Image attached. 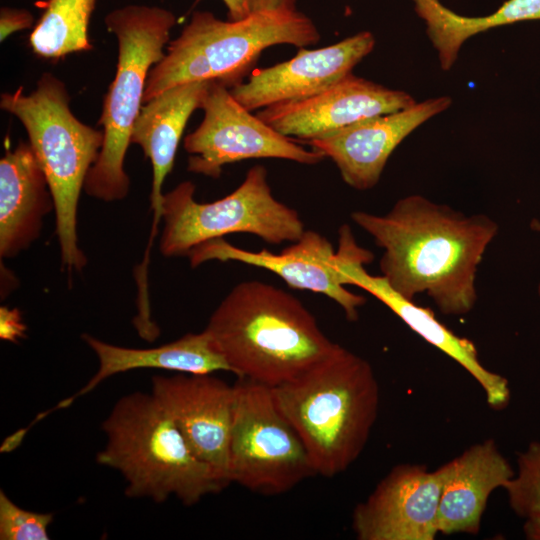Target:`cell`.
I'll list each match as a JSON object with an SVG mask.
<instances>
[{"instance_id":"obj_1","label":"cell","mask_w":540,"mask_h":540,"mask_svg":"<svg viewBox=\"0 0 540 540\" xmlns=\"http://www.w3.org/2000/svg\"><path fill=\"white\" fill-rule=\"evenodd\" d=\"M351 219L384 250L379 267L394 290L409 300L426 294L446 315L473 309L476 272L498 232L495 221L420 195L399 199L384 215L355 211Z\"/></svg>"},{"instance_id":"obj_2","label":"cell","mask_w":540,"mask_h":540,"mask_svg":"<svg viewBox=\"0 0 540 540\" xmlns=\"http://www.w3.org/2000/svg\"><path fill=\"white\" fill-rule=\"evenodd\" d=\"M204 331L232 373L269 387L295 378L338 345L299 299L257 280L234 286Z\"/></svg>"},{"instance_id":"obj_3","label":"cell","mask_w":540,"mask_h":540,"mask_svg":"<svg viewBox=\"0 0 540 540\" xmlns=\"http://www.w3.org/2000/svg\"><path fill=\"white\" fill-rule=\"evenodd\" d=\"M316 474L346 471L364 450L379 410L370 363L341 345L295 378L271 387Z\"/></svg>"},{"instance_id":"obj_4","label":"cell","mask_w":540,"mask_h":540,"mask_svg":"<svg viewBox=\"0 0 540 540\" xmlns=\"http://www.w3.org/2000/svg\"><path fill=\"white\" fill-rule=\"evenodd\" d=\"M99 465L118 471L129 498L162 503L176 497L192 506L229 485L190 449L152 394L132 392L116 401L101 424Z\"/></svg>"},{"instance_id":"obj_5","label":"cell","mask_w":540,"mask_h":540,"mask_svg":"<svg viewBox=\"0 0 540 540\" xmlns=\"http://www.w3.org/2000/svg\"><path fill=\"white\" fill-rule=\"evenodd\" d=\"M319 40L315 24L296 9L254 11L228 21L195 11L149 71L143 102L183 83L216 82L230 89L242 83L264 49L279 44L302 48Z\"/></svg>"},{"instance_id":"obj_6","label":"cell","mask_w":540,"mask_h":540,"mask_svg":"<svg viewBox=\"0 0 540 540\" xmlns=\"http://www.w3.org/2000/svg\"><path fill=\"white\" fill-rule=\"evenodd\" d=\"M69 102L64 83L45 73L28 95L22 87L3 93L0 107L16 116L27 132L54 200L62 265L69 272H80L87 258L78 244V202L87 174L98 159L104 133L79 121Z\"/></svg>"},{"instance_id":"obj_7","label":"cell","mask_w":540,"mask_h":540,"mask_svg":"<svg viewBox=\"0 0 540 540\" xmlns=\"http://www.w3.org/2000/svg\"><path fill=\"white\" fill-rule=\"evenodd\" d=\"M176 22L167 9L136 4L115 9L105 17L107 30L118 41V62L99 119L103 145L84 183L83 190L93 198L112 202L128 194L130 180L124 161L132 128L142 107L149 71L163 58Z\"/></svg>"},{"instance_id":"obj_8","label":"cell","mask_w":540,"mask_h":540,"mask_svg":"<svg viewBox=\"0 0 540 540\" xmlns=\"http://www.w3.org/2000/svg\"><path fill=\"white\" fill-rule=\"evenodd\" d=\"M190 181L164 194L160 252L165 257L187 256L196 246L231 233L253 234L267 243L297 241L305 231L298 212L278 201L261 165L248 170L230 194L209 203L194 199Z\"/></svg>"},{"instance_id":"obj_9","label":"cell","mask_w":540,"mask_h":540,"mask_svg":"<svg viewBox=\"0 0 540 540\" xmlns=\"http://www.w3.org/2000/svg\"><path fill=\"white\" fill-rule=\"evenodd\" d=\"M234 387L230 483L278 495L315 475L305 446L278 409L271 387L239 377Z\"/></svg>"},{"instance_id":"obj_10","label":"cell","mask_w":540,"mask_h":540,"mask_svg":"<svg viewBox=\"0 0 540 540\" xmlns=\"http://www.w3.org/2000/svg\"><path fill=\"white\" fill-rule=\"evenodd\" d=\"M200 109L202 122L184 139L187 169L192 173L218 178L224 165L246 159L278 158L314 165L325 158L253 115L220 83H210Z\"/></svg>"},{"instance_id":"obj_11","label":"cell","mask_w":540,"mask_h":540,"mask_svg":"<svg viewBox=\"0 0 540 540\" xmlns=\"http://www.w3.org/2000/svg\"><path fill=\"white\" fill-rule=\"evenodd\" d=\"M337 268L345 285L357 286L380 300L410 329L459 363L482 387L487 403L504 408L510 399L508 381L485 368L472 341L460 337L436 319L433 312L394 290L382 276L371 275L364 264L373 259L370 251L357 245L348 225L339 229Z\"/></svg>"},{"instance_id":"obj_12","label":"cell","mask_w":540,"mask_h":540,"mask_svg":"<svg viewBox=\"0 0 540 540\" xmlns=\"http://www.w3.org/2000/svg\"><path fill=\"white\" fill-rule=\"evenodd\" d=\"M446 469L424 465L395 466L359 503L352 527L359 540H433Z\"/></svg>"},{"instance_id":"obj_13","label":"cell","mask_w":540,"mask_h":540,"mask_svg":"<svg viewBox=\"0 0 540 540\" xmlns=\"http://www.w3.org/2000/svg\"><path fill=\"white\" fill-rule=\"evenodd\" d=\"M213 374L155 375L151 394L174 421L192 452L230 484L235 387Z\"/></svg>"},{"instance_id":"obj_14","label":"cell","mask_w":540,"mask_h":540,"mask_svg":"<svg viewBox=\"0 0 540 540\" xmlns=\"http://www.w3.org/2000/svg\"><path fill=\"white\" fill-rule=\"evenodd\" d=\"M194 268L205 262L236 261L266 269L279 276L294 289L320 293L335 301L349 321L359 317L358 309L366 298L345 288L337 268V253L329 240L313 230H305L301 237L280 253L258 252L236 247L216 238L194 247L187 255Z\"/></svg>"},{"instance_id":"obj_15","label":"cell","mask_w":540,"mask_h":540,"mask_svg":"<svg viewBox=\"0 0 540 540\" xmlns=\"http://www.w3.org/2000/svg\"><path fill=\"white\" fill-rule=\"evenodd\" d=\"M415 103L404 91L350 73L317 94L265 107L257 116L279 133L304 142Z\"/></svg>"},{"instance_id":"obj_16","label":"cell","mask_w":540,"mask_h":540,"mask_svg":"<svg viewBox=\"0 0 540 540\" xmlns=\"http://www.w3.org/2000/svg\"><path fill=\"white\" fill-rule=\"evenodd\" d=\"M374 45L372 33L363 31L327 47L301 48L290 60L255 70L229 90L249 111L307 98L350 74Z\"/></svg>"},{"instance_id":"obj_17","label":"cell","mask_w":540,"mask_h":540,"mask_svg":"<svg viewBox=\"0 0 540 540\" xmlns=\"http://www.w3.org/2000/svg\"><path fill=\"white\" fill-rule=\"evenodd\" d=\"M450 104L449 97L416 102L408 108L361 120L304 143L330 158L349 186L368 190L378 183L388 158L402 140Z\"/></svg>"},{"instance_id":"obj_18","label":"cell","mask_w":540,"mask_h":540,"mask_svg":"<svg viewBox=\"0 0 540 540\" xmlns=\"http://www.w3.org/2000/svg\"><path fill=\"white\" fill-rule=\"evenodd\" d=\"M210 83H183L163 91L141 107L134 122L131 143L142 148L153 169L150 200L154 217L145 260H150L149 251L162 218L163 183L173 168L186 123L194 110L201 107Z\"/></svg>"},{"instance_id":"obj_19","label":"cell","mask_w":540,"mask_h":540,"mask_svg":"<svg viewBox=\"0 0 540 540\" xmlns=\"http://www.w3.org/2000/svg\"><path fill=\"white\" fill-rule=\"evenodd\" d=\"M54 210L46 175L28 142L6 149L0 160V256L12 258L39 238Z\"/></svg>"},{"instance_id":"obj_20","label":"cell","mask_w":540,"mask_h":540,"mask_svg":"<svg viewBox=\"0 0 540 540\" xmlns=\"http://www.w3.org/2000/svg\"><path fill=\"white\" fill-rule=\"evenodd\" d=\"M444 465L438 533L477 534L489 496L504 489L515 472L493 440L469 447Z\"/></svg>"},{"instance_id":"obj_21","label":"cell","mask_w":540,"mask_h":540,"mask_svg":"<svg viewBox=\"0 0 540 540\" xmlns=\"http://www.w3.org/2000/svg\"><path fill=\"white\" fill-rule=\"evenodd\" d=\"M82 338L96 354L98 369L83 388L62 400L55 409L68 408L77 398L90 393L104 380L131 370L162 369L192 374L231 372L204 330L200 333H187L175 341L145 349L113 345L89 334H83Z\"/></svg>"},{"instance_id":"obj_22","label":"cell","mask_w":540,"mask_h":540,"mask_svg":"<svg viewBox=\"0 0 540 540\" xmlns=\"http://www.w3.org/2000/svg\"><path fill=\"white\" fill-rule=\"evenodd\" d=\"M412 1L416 13L426 23L443 70L452 67L462 44L477 33L515 22L540 20V0H508L495 12L480 17L457 14L439 0Z\"/></svg>"},{"instance_id":"obj_23","label":"cell","mask_w":540,"mask_h":540,"mask_svg":"<svg viewBox=\"0 0 540 540\" xmlns=\"http://www.w3.org/2000/svg\"><path fill=\"white\" fill-rule=\"evenodd\" d=\"M96 0H46L29 43L33 52L46 59L89 51L88 26Z\"/></svg>"},{"instance_id":"obj_24","label":"cell","mask_w":540,"mask_h":540,"mask_svg":"<svg viewBox=\"0 0 540 540\" xmlns=\"http://www.w3.org/2000/svg\"><path fill=\"white\" fill-rule=\"evenodd\" d=\"M517 468L504 489L511 509L526 519L540 514V442H531L518 455Z\"/></svg>"},{"instance_id":"obj_25","label":"cell","mask_w":540,"mask_h":540,"mask_svg":"<svg viewBox=\"0 0 540 540\" xmlns=\"http://www.w3.org/2000/svg\"><path fill=\"white\" fill-rule=\"evenodd\" d=\"M53 519V513L21 508L0 490L1 540H49L48 527Z\"/></svg>"},{"instance_id":"obj_26","label":"cell","mask_w":540,"mask_h":540,"mask_svg":"<svg viewBox=\"0 0 540 540\" xmlns=\"http://www.w3.org/2000/svg\"><path fill=\"white\" fill-rule=\"evenodd\" d=\"M34 23V17L26 9L3 7L0 11V38L5 40L14 32L29 29Z\"/></svg>"},{"instance_id":"obj_27","label":"cell","mask_w":540,"mask_h":540,"mask_svg":"<svg viewBox=\"0 0 540 540\" xmlns=\"http://www.w3.org/2000/svg\"><path fill=\"white\" fill-rule=\"evenodd\" d=\"M1 329L0 336L4 340L16 341L24 335L25 325L22 323L20 315L16 311L1 309Z\"/></svg>"},{"instance_id":"obj_28","label":"cell","mask_w":540,"mask_h":540,"mask_svg":"<svg viewBox=\"0 0 540 540\" xmlns=\"http://www.w3.org/2000/svg\"><path fill=\"white\" fill-rule=\"evenodd\" d=\"M251 12L292 10L295 8V0H248Z\"/></svg>"},{"instance_id":"obj_29","label":"cell","mask_w":540,"mask_h":540,"mask_svg":"<svg viewBox=\"0 0 540 540\" xmlns=\"http://www.w3.org/2000/svg\"><path fill=\"white\" fill-rule=\"evenodd\" d=\"M228 11L229 20H239L251 13L248 0H222Z\"/></svg>"},{"instance_id":"obj_30","label":"cell","mask_w":540,"mask_h":540,"mask_svg":"<svg viewBox=\"0 0 540 540\" xmlns=\"http://www.w3.org/2000/svg\"><path fill=\"white\" fill-rule=\"evenodd\" d=\"M524 534L529 540H540V514L525 519Z\"/></svg>"},{"instance_id":"obj_31","label":"cell","mask_w":540,"mask_h":540,"mask_svg":"<svg viewBox=\"0 0 540 540\" xmlns=\"http://www.w3.org/2000/svg\"><path fill=\"white\" fill-rule=\"evenodd\" d=\"M531 228H532L534 231L540 232V221L537 220V219L532 220V222H531ZM538 293H539V295H540V285H539V287H538Z\"/></svg>"}]
</instances>
